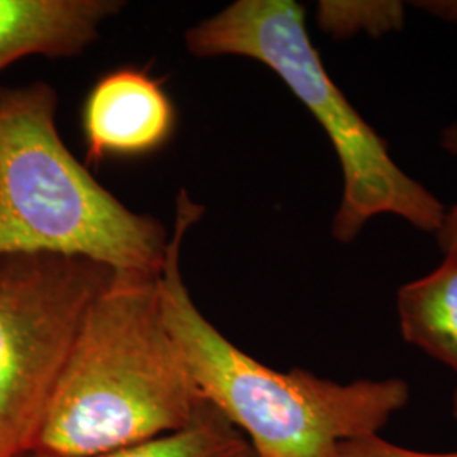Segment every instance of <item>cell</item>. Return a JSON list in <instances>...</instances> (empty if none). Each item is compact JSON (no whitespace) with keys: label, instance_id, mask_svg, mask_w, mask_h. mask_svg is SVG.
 Wrapping results in <instances>:
<instances>
[{"label":"cell","instance_id":"11","mask_svg":"<svg viewBox=\"0 0 457 457\" xmlns=\"http://www.w3.org/2000/svg\"><path fill=\"white\" fill-rule=\"evenodd\" d=\"M337 457H457V451L430 453L398 445L381 436H370L358 441L345 442Z\"/></svg>","mask_w":457,"mask_h":457},{"label":"cell","instance_id":"1","mask_svg":"<svg viewBox=\"0 0 457 457\" xmlns=\"http://www.w3.org/2000/svg\"><path fill=\"white\" fill-rule=\"evenodd\" d=\"M202 213L181 190L156 285L164 324L205 402L245 436L256 457H337L345 442L379 436L410 402L405 379L337 383L305 370L277 371L230 343L198 311L180 260L183 239Z\"/></svg>","mask_w":457,"mask_h":457},{"label":"cell","instance_id":"6","mask_svg":"<svg viewBox=\"0 0 457 457\" xmlns=\"http://www.w3.org/2000/svg\"><path fill=\"white\" fill-rule=\"evenodd\" d=\"M175 128L171 98L145 70L119 68L105 73L83 102L87 163L149 156L168 145Z\"/></svg>","mask_w":457,"mask_h":457},{"label":"cell","instance_id":"2","mask_svg":"<svg viewBox=\"0 0 457 457\" xmlns=\"http://www.w3.org/2000/svg\"><path fill=\"white\" fill-rule=\"evenodd\" d=\"M156 279L115 273L94 302L36 451L88 457L129 447L185 428L207 405L164 324Z\"/></svg>","mask_w":457,"mask_h":457},{"label":"cell","instance_id":"8","mask_svg":"<svg viewBox=\"0 0 457 457\" xmlns=\"http://www.w3.org/2000/svg\"><path fill=\"white\" fill-rule=\"evenodd\" d=\"M396 311L403 339L457 375V251L430 275L403 285Z\"/></svg>","mask_w":457,"mask_h":457},{"label":"cell","instance_id":"13","mask_svg":"<svg viewBox=\"0 0 457 457\" xmlns=\"http://www.w3.org/2000/svg\"><path fill=\"white\" fill-rule=\"evenodd\" d=\"M411 5L445 22L457 24V0H420L413 2Z\"/></svg>","mask_w":457,"mask_h":457},{"label":"cell","instance_id":"5","mask_svg":"<svg viewBox=\"0 0 457 457\" xmlns=\"http://www.w3.org/2000/svg\"><path fill=\"white\" fill-rule=\"evenodd\" d=\"M114 277L80 256H0V457L34 449L83 320Z\"/></svg>","mask_w":457,"mask_h":457},{"label":"cell","instance_id":"14","mask_svg":"<svg viewBox=\"0 0 457 457\" xmlns=\"http://www.w3.org/2000/svg\"><path fill=\"white\" fill-rule=\"evenodd\" d=\"M453 417H454L457 424V386L454 395H453Z\"/></svg>","mask_w":457,"mask_h":457},{"label":"cell","instance_id":"7","mask_svg":"<svg viewBox=\"0 0 457 457\" xmlns=\"http://www.w3.org/2000/svg\"><path fill=\"white\" fill-rule=\"evenodd\" d=\"M120 7L117 0H0V73L29 56H77Z\"/></svg>","mask_w":457,"mask_h":457},{"label":"cell","instance_id":"3","mask_svg":"<svg viewBox=\"0 0 457 457\" xmlns=\"http://www.w3.org/2000/svg\"><path fill=\"white\" fill-rule=\"evenodd\" d=\"M56 109L49 83L0 87V256H80L117 275L156 279L168 230L128 209L71 154Z\"/></svg>","mask_w":457,"mask_h":457},{"label":"cell","instance_id":"12","mask_svg":"<svg viewBox=\"0 0 457 457\" xmlns=\"http://www.w3.org/2000/svg\"><path fill=\"white\" fill-rule=\"evenodd\" d=\"M441 146L447 153L457 156V122L442 131ZM436 237L442 253L447 254L451 251H457V205L445 212L441 228L436 232Z\"/></svg>","mask_w":457,"mask_h":457},{"label":"cell","instance_id":"9","mask_svg":"<svg viewBox=\"0 0 457 457\" xmlns=\"http://www.w3.org/2000/svg\"><path fill=\"white\" fill-rule=\"evenodd\" d=\"M16 457H54L36 449ZM88 457H256L245 436L228 419L207 405L185 428L153 441Z\"/></svg>","mask_w":457,"mask_h":457},{"label":"cell","instance_id":"10","mask_svg":"<svg viewBox=\"0 0 457 457\" xmlns=\"http://www.w3.org/2000/svg\"><path fill=\"white\" fill-rule=\"evenodd\" d=\"M317 24L336 39L360 33L381 37L403 28L405 5L396 0H322L317 5Z\"/></svg>","mask_w":457,"mask_h":457},{"label":"cell","instance_id":"4","mask_svg":"<svg viewBox=\"0 0 457 457\" xmlns=\"http://www.w3.org/2000/svg\"><path fill=\"white\" fill-rule=\"evenodd\" d=\"M198 58L245 56L275 71L320 124L343 170V198L332 236L349 245L370 219L392 213L424 232H437L445 207L409 177L386 141L364 120L332 82L294 0H237L185 33Z\"/></svg>","mask_w":457,"mask_h":457}]
</instances>
